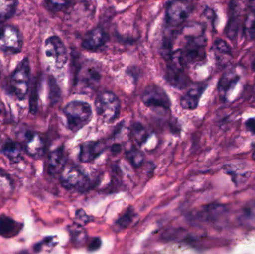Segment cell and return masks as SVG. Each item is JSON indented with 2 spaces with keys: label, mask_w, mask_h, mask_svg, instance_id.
<instances>
[{
  "label": "cell",
  "mask_w": 255,
  "mask_h": 254,
  "mask_svg": "<svg viewBox=\"0 0 255 254\" xmlns=\"http://www.w3.org/2000/svg\"><path fill=\"white\" fill-rule=\"evenodd\" d=\"M30 112L31 114L34 115L37 110V89H34L31 94V99L29 101Z\"/></svg>",
  "instance_id": "obj_33"
},
{
  "label": "cell",
  "mask_w": 255,
  "mask_h": 254,
  "mask_svg": "<svg viewBox=\"0 0 255 254\" xmlns=\"http://www.w3.org/2000/svg\"><path fill=\"white\" fill-rule=\"evenodd\" d=\"M128 161L134 167H139L143 164L145 155L143 152L136 148H132L127 152Z\"/></svg>",
  "instance_id": "obj_28"
},
{
  "label": "cell",
  "mask_w": 255,
  "mask_h": 254,
  "mask_svg": "<svg viewBox=\"0 0 255 254\" xmlns=\"http://www.w3.org/2000/svg\"><path fill=\"white\" fill-rule=\"evenodd\" d=\"M17 0H0V24L10 19L16 10Z\"/></svg>",
  "instance_id": "obj_23"
},
{
  "label": "cell",
  "mask_w": 255,
  "mask_h": 254,
  "mask_svg": "<svg viewBox=\"0 0 255 254\" xmlns=\"http://www.w3.org/2000/svg\"><path fill=\"white\" fill-rule=\"evenodd\" d=\"M242 0H232L231 1V16L226 28V34L230 40H235L238 36L240 28V16L244 11Z\"/></svg>",
  "instance_id": "obj_11"
},
{
  "label": "cell",
  "mask_w": 255,
  "mask_h": 254,
  "mask_svg": "<svg viewBox=\"0 0 255 254\" xmlns=\"http://www.w3.org/2000/svg\"><path fill=\"white\" fill-rule=\"evenodd\" d=\"M69 231L71 236L72 241L76 247H81L86 243L88 234L82 226L74 223L69 227Z\"/></svg>",
  "instance_id": "obj_24"
},
{
  "label": "cell",
  "mask_w": 255,
  "mask_h": 254,
  "mask_svg": "<svg viewBox=\"0 0 255 254\" xmlns=\"http://www.w3.org/2000/svg\"><path fill=\"white\" fill-rule=\"evenodd\" d=\"M91 221V218L90 217L85 210L82 209H79L76 210L75 213L74 222L76 225H80V226H85L87 224L89 223Z\"/></svg>",
  "instance_id": "obj_30"
},
{
  "label": "cell",
  "mask_w": 255,
  "mask_h": 254,
  "mask_svg": "<svg viewBox=\"0 0 255 254\" xmlns=\"http://www.w3.org/2000/svg\"><path fill=\"white\" fill-rule=\"evenodd\" d=\"M31 67L28 58H24L18 64L10 79L12 89L19 100L24 99L29 89Z\"/></svg>",
  "instance_id": "obj_4"
},
{
  "label": "cell",
  "mask_w": 255,
  "mask_h": 254,
  "mask_svg": "<svg viewBox=\"0 0 255 254\" xmlns=\"http://www.w3.org/2000/svg\"><path fill=\"white\" fill-rule=\"evenodd\" d=\"M3 153L12 163H18L21 158L22 148L13 141H8L3 146Z\"/></svg>",
  "instance_id": "obj_25"
},
{
  "label": "cell",
  "mask_w": 255,
  "mask_h": 254,
  "mask_svg": "<svg viewBox=\"0 0 255 254\" xmlns=\"http://www.w3.org/2000/svg\"><path fill=\"white\" fill-rule=\"evenodd\" d=\"M185 67L179 49L169 55L166 75V80L176 89H183L188 85L189 79L184 71Z\"/></svg>",
  "instance_id": "obj_3"
},
{
  "label": "cell",
  "mask_w": 255,
  "mask_h": 254,
  "mask_svg": "<svg viewBox=\"0 0 255 254\" xmlns=\"http://www.w3.org/2000/svg\"><path fill=\"white\" fill-rule=\"evenodd\" d=\"M22 224L18 223L11 218L6 216L0 217V236L5 238H11L19 234L22 230Z\"/></svg>",
  "instance_id": "obj_18"
},
{
  "label": "cell",
  "mask_w": 255,
  "mask_h": 254,
  "mask_svg": "<svg viewBox=\"0 0 255 254\" xmlns=\"http://www.w3.org/2000/svg\"><path fill=\"white\" fill-rule=\"evenodd\" d=\"M204 87L195 86L189 89L181 99V106L185 110H194L198 107Z\"/></svg>",
  "instance_id": "obj_17"
},
{
  "label": "cell",
  "mask_w": 255,
  "mask_h": 254,
  "mask_svg": "<svg viewBox=\"0 0 255 254\" xmlns=\"http://www.w3.org/2000/svg\"><path fill=\"white\" fill-rule=\"evenodd\" d=\"M100 81V73L93 65L82 67L76 77V86L81 94L92 93L97 89Z\"/></svg>",
  "instance_id": "obj_6"
},
{
  "label": "cell",
  "mask_w": 255,
  "mask_h": 254,
  "mask_svg": "<svg viewBox=\"0 0 255 254\" xmlns=\"http://www.w3.org/2000/svg\"><path fill=\"white\" fill-rule=\"evenodd\" d=\"M226 208L221 205L212 204L207 206L195 214V219L199 222H216L226 213Z\"/></svg>",
  "instance_id": "obj_16"
},
{
  "label": "cell",
  "mask_w": 255,
  "mask_h": 254,
  "mask_svg": "<svg viewBox=\"0 0 255 254\" xmlns=\"http://www.w3.org/2000/svg\"><path fill=\"white\" fill-rule=\"evenodd\" d=\"M121 149H122V147H121V145L118 144H114L113 146H112V152L113 153H120L121 152Z\"/></svg>",
  "instance_id": "obj_35"
},
{
  "label": "cell",
  "mask_w": 255,
  "mask_h": 254,
  "mask_svg": "<svg viewBox=\"0 0 255 254\" xmlns=\"http://www.w3.org/2000/svg\"><path fill=\"white\" fill-rule=\"evenodd\" d=\"M135 218L134 211L133 209L129 208L128 210L119 218L115 222V226L116 230H124L128 227L133 222Z\"/></svg>",
  "instance_id": "obj_29"
},
{
  "label": "cell",
  "mask_w": 255,
  "mask_h": 254,
  "mask_svg": "<svg viewBox=\"0 0 255 254\" xmlns=\"http://www.w3.org/2000/svg\"><path fill=\"white\" fill-rule=\"evenodd\" d=\"M190 11L188 0H172L166 8V21L171 26H178L185 22Z\"/></svg>",
  "instance_id": "obj_9"
},
{
  "label": "cell",
  "mask_w": 255,
  "mask_h": 254,
  "mask_svg": "<svg viewBox=\"0 0 255 254\" xmlns=\"http://www.w3.org/2000/svg\"><path fill=\"white\" fill-rule=\"evenodd\" d=\"M213 49H214L216 58L219 62L225 63L226 61H229L232 57V50H231L230 46L222 39H217L214 41Z\"/></svg>",
  "instance_id": "obj_22"
},
{
  "label": "cell",
  "mask_w": 255,
  "mask_h": 254,
  "mask_svg": "<svg viewBox=\"0 0 255 254\" xmlns=\"http://www.w3.org/2000/svg\"><path fill=\"white\" fill-rule=\"evenodd\" d=\"M44 52L48 63L53 68L61 70L67 64V49L62 40L57 36L46 39Z\"/></svg>",
  "instance_id": "obj_5"
},
{
  "label": "cell",
  "mask_w": 255,
  "mask_h": 254,
  "mask_svg": "<svg viewBox=\"0 0 255 254\" xmlns=\"http://www.w3.org/2000/svg\"><path fill=\"white\" fill-rule=\"evenodd\" d=\"M102 246V240L99 237H94L90 242L88 244V249L90 252H94V251L98 250L100 249Z\"/></svg>",
  "instance_id": "obj_34"
},
{
  "label": "cell",
  "mask_w": 255,
  "mask_h": 254,
  "mask_svg": "<svg viewBox=\"0 0 255 254\" xmlns=\"http://www.w3.org/2000/svg\"><path fill=\"white\" fill-rule=\"evenodd\" d=\"M142 101L145 105L151 107L169 110L170 99L164 90L157 85H151L147 86L142 94Z\"/></svg>",
  "instance_id": "obj_10"
},
{
  "label": "cell",
  "mask_w": 255,
  "mask_h": 254,
  "mask_svg": "<svg viewBox=\"0 0 255 254\" xmlns=\"http://www.w3.org/2000/svg\"><path fill=\"white\" fill-rule=\"evenodd\" d=\"M130 134L134 141L139 145H142L145 143L148 137L146 128L139 122H135L132 125Z\"/></svg>",
  "instance_id": "obj_26"
},
{
  "label": "cell",
  "mask_w": 255,
  "mask_h": 254,
  "mask_svg": "<svg viewBox=\"0 0 255 254\" xmlns=\"http://www.w3.org/2000/svg\"><path fill=\"white\" fill-rule=\"evenodd\" d=\"M64 113L70 131L77 132L89 123L92 118V110L88 103L73 101L66 105Z\"/></svg>",
  "instance_id": "obj_1"
},
{
  "label": "cell",
  "mask_w": 255,
  "mask_h": 254,
  "mask_svg": "<svg viewBox=\"0 0 255 254\" xmlns=\"http://www.w3.org/2000/svg\"><path fill=\"white\" fill-rule=\"evenodd\" d=\"M97 115L106 122H115L121 113V102L116 95L111 92H103L95 101Z\"/></svg>",
  "instance_id": "obj_2"
},
{
  "label": "cell",
  "mask_w": 255,
  "mask_h": 254,
  "mask_svg": "<svg viewBox=\"0 0 255 254\" xmlns=\"http://www.w3.org/2000/svg\"><path fill=\"white\" fill-rule=\"evenodd\" d=\"M240 224L249 229H255V201L250 202L240 212Z\"/></svg>",
  "instance_id": "obj_20"
},
{
  "label": "cell",
  "mask_w": 255,
  "mask_h": 254,
  "mask_svg": "<svg viewBox=\"0 0 255 254\" xmlns=\"http://www.w3.org/2000/svg\"><path fill=\"white\" fill-rule=\"evenodd\" d=\"M22 38L17 28L5 25L0 30V51L4 53L16 54L20 52Z\"/></svg>",
  "instance_id": "obj_8"
},
{
  "label": "cell",
  "mask_w": 255,
  "mask_h": 254,
  "mask_svg": "<svg viewBox=\"0 0 255 254\" xmlns=\"http://www.w3.org/2000/svg\"><path fill=\"white\" fill-rule=\"evenodd\" d=\"M67 162V157L64 148L60 147L52 151L48 159V171L51 175L60 174L64 169Z\"/></svg>",
  "instance_id": "obj_15"
},
{
  "label": "cell",
  "mask_w": 255,
  "mask_h": 254,
  "mask_svg": "<svg viewBox=\"0 0 255 254\" xmlns=\"http://www.w3.org/2000/svg\"><path fill=\"white\" fill-rule=\"evenodd\" d=\"M239 79V75L235 70H229L225 73L219 85V89L221 95L226 97L238 85Z\"/></svg>",
  "instance_id": "obj_19"
},
{
  "label": "cell",
  "mask_w": 255,
  "mask_h": 254,
  "mask_svg": "<svg viewBox=\"0 0 255 254\" xmlns=\"http://www.w3.org/2000/svg\"><path fill=\"white\" fill-rule=\"evenodd\" d=\"M248 128L251 131H255V119H250L247 123Z\"/></svg>",
  "instance_id": "obj_36"
},
{
  "label": "cell",
  "mask_w": 255,
  "mask_h": 254,
  "mask_svg": "<svg viewBox=\"0 0 255 254\" xmlns=\"http://www.w3.org/2000/svg\"><path fill=\"white\" fill-rule=\"evenodd\" d=\"M25 137V152L35 159L41 158L45 152V143L41 136L37 133L28 132Z\"/></svg>",
  "instance_id": "obj_13"
},
{
  "label": "cell",
  "mask_w": 255,
  "mask_h": 254,
  "mask_svg": "<svg viewBox=\"0 0 255 254\" xmlns=\"http://www.w3.org/2000/svg\"><path fill=\"white\" fill-rule=\"evenodd\" d=\"M50 101L52 104L57 103L60 98V90L58 85L54 81L50 82Z\"/></svg>",
  "instance_id": "obj_32"
},
{
  "label": "cell",
  "mask_w": 255,
  "mask_h": 254,
  "mask_svg": "<svg viewBox=\"0 0 255 254\" xmlns=\"http://www.w3.org/2000/svg\"><path fill=\"white\" fill-rule=\"evenodd\" d=\"M253 158H254V160L255 161V150L254 151V152H253Z\"/></svg>",
  "instance_id": "obj_37"
},
{
  "label": "cell",
  "mask_w": 255,
  "mask_h": 254,
  "mask_svg": "<svg viewBox=\"0 0 255 254\" xmlns=\"http://www.w3.org/2000/svg\"><path fill=\"white\" fill-rule=\"evenodd\" d=\"M107 40L106 31L103 28H96L85 34L82 40V47L88 50H95L104 46Z\"/></svg>",
  "instance_id": "obj_14"
},
{
  "label": "cell",
  "mask_w": 255,
  "mask_h": 254,
  "mask_svg": "<svg viewBox=\"0 0 255 254\" xmlns=\"http://www.w3.org/2000/svg\"><path fill=\"white\" fill-rule=\"evenodd\" d=\"M244 33L249 40H253L255 37V13L250 11L247 13L244 20Z\"/></svg>",
  "instance_id": "obj_27"
},
{
  "label": "cell",
  "mask_w": 255,
  "mask_h": 254,
  "mask_svg": "<svg viewBox=\"0 0 255 254\" xmlns=\"http://www.w3.org/2000/svg\"><path fill=\"white\" fill-rule=\"evenodd\" d=\"M61 182L67 189H76L79 192H85L91 188L90 179L76 167H64L61 172Z\"/></svg>",
  "instance_id": "obj_7"
},
{
  "label": "cell",
  "mask_w": 255,
  "mask_h": 254,
  "mask_svg": "<svg viewBox=\"0 0 255 254\" xmlns=\"http://www.w3.org/2000/svg\"><path fill=\"white\" fill-rule=\"evenodd\" d=\"M106 149V144L103 141H89L80 146L79 161L82 163H89L94 161L101 155Z\"/></svg>",
  "instance_id": "obj_12"
},
{
  "label": "cell",
  "mask_w": 255,
  "mask_h": 254,
  "mask_svg": "<svg viewBox=\"0 0 255 254\" xmlns=\"http://www.w3.org/2000/svg\"><path fill=\"white\" fill-rule=\"evenodd\" d=\"M251 1H255V0H250Z\"/></svg>",
  "instance_id": "obj_38"
},
{
  "label": "cell",
  "mask_w": 255,
  "mask_h": 254,
  "mask_svg": "<svg viewBox=\"0 0 255 254\" xmlns=\"http://www.w3.org/2000/svg\"><path fill=\"white\" fill-rule=\"evenodd\" d=\"M71 0H46L48 6L51 10L58 11L65 7Z\"/></svg>",
  "instance_id": "obj_31"
},
{
  "label": "cell",
  "mask_w": 255,
  "mask_h": 254,
  "mask_svg": "<svg viewBox=\"0 0 255 254\" xmlns=\"http://www.w3.org/2000/svg\"><path fill=\"white\" fill-rule=\"evenodd\" d=\"M243 164H229L225 167L226 172L232 176L233 181L235 183H244L249 177L250 171L242 167Z\"/></svg>",
  "instance_id": "obj_21"
}]
</instances>
